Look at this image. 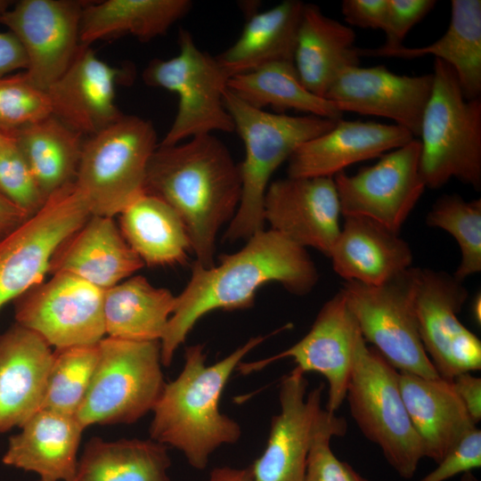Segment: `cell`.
I'll return each instance as SVG.
<instances>
[{
  "label": "cell",
  "instance_id": "obj_1",
  "mask_svg": "<svg viewBox=\"0 0 481 481\" xmlns=\"http://www.w3.org/2000/svg\"><path fill=\"white\" fill-rule=\"evenodd\" d=\"M318 280L306 249L272 229L253 234L239 251L222 255L218 265L206 268L194 262L159 341L162 365H170L177 348L207 314L252 306L257 291L266 283L278 282L289 292L305 296Z\"/></svg>",
  "mask_w": 481,
  "mask_h": 481
},
{
  "label": "cell",
  "instance_id": "obj_2",
  "mask_svg": "<svg viewBox=\"0 0 481 481\" xmlns=\"http://www.w3.org/2000/svg\"><path fill=\"white\" fill-rule=\"evenodd\" d=\"M144 192L175 209L195 262L213 267L216 236L234 216L241 194L240 167L227 146L213 134L159 144L148 163Z\"/></svg>",
  "mask_w": 481,
  "mask_h": 481
},
{
  "label": "cell",
  "instance_id": "obj_3",
  "mask_svg": "<svg viewBox=\"0 0 481 481\" xmlns=\"http://www.w3.org/2000/svg\"><path fill=\"white\" fill-rule=\"evenodd\" d=\"M267 337L251 338L210 365L202 345L186 347L183 370L175 379L165 383L151 411V439L179 450L198 470L207 467L217 448L237 442L240 426L221 412V395L245 355Z\"/></svg>",
  "mask_w": 481,
  "mask_h": 481
},
{
  "label": "cell",
  "instance_id": "obj_4",
  "mask_svg": "<svg viewBox=\"0 0 481 481\" xmlns=\"http://www.w3.org/2000/svg\"><path fill=\"white\" fill-rule=\"evenodd\" d=\"M224 101L245 147L239 165L240 200L223 236L232 243L264 230V200L273 174L301 144L331 129L338 119L269 112L250 106L228 88Z\"/></svg>",
  "mask_w": 481,
  "mask_h": 481
},
{
  "label": "cell",
  "instance_id": "obj_5",
  "mask_svg": "<svg viewBox=\"0 0 481 481\" xmlns=\"http://www.w3.org/2000/svg\"><path fill=\"white\" fill-rule=\"evenodd\" d=\"M433 86L420 128V168L426 188L455 178L481 190V98L467 99L454 70L435 59Z\"/></svg>",
  "mask_w": 481,
  "mask_h": 481
},
{
  "label": "cell",
  "instance_id": "obj_6",
  "mask_svg": "<svg viewBox=\"0 0 481 481\" xmlns=\"http://www.w3.org/2000/svg\"><path fill=\"white\" fill-rule=\"evenodd\" d=\"M346 398L363 436L381 449L400 477L412 478L424 451L403 400L399 371L363 337L356 346Z\"/></svg>",
  "mask_w": 481,
  "mask_h": 481
},
{
  "label": "cell",
  "instance_id": "obj_7",
  "mask_svg": "<svg viewBox=\"0 0 481 481\" xmlns=\"http://www.w3.org/2000/svg\"><path fill=\"white\" fill-rule=\"evenodd\" d=\"M158 145L151 121L123 114L84 142L74 182L93 215L113 218L144 192L148 163Z\"/></svg>",
  "mask_w": 481,
  "mask_h": 481
},
{
  "label": "cell",
  "instance_id": "obj_8",
  "mask_svg": "<svg viewBox=\"0 0 481 481\" xmlns=\"http://www.w3.org/2000/svg\"><path fill=\"white\" fill-rule=\"evenodd\" d=\"M160 342L103 338L99 360L76 417L94 424L133 423L152 411L165 386Z\"/></svg>",
  "mask_w": 481,
  "mask_h": 481
},
{
  "label": "cell",
  "instance_id": "obj_9",
  "mask_svg": "<svg viewBox=\"0 0 481 481\" xmlns=\"http://www.w3.org/2000/svg\"><path fill=\"white\" fill-rule=\"evenodd\" d=\"M176 56L154 59L143 72L146 85L178 96L177 112L159 144L173 145L214 132H234L224 101L228 77L216 57L200 49L188 30H180Z\"/></svg>",
  "mask_w": 481,
  "mask_h": 481
},
{
  "label": "cell",
  "instance_id": "obj_10",
  "mask_svg": "<svg viewBox=\"0 0 481 481\" xmlns=\"http://www.w3.org/2000/svg\"><path fill=\"white\" fill-rule=\"evenodd\" d=\"M420 267L379 286L346 281L342 290L369 342L398 371L440 377L422 345L415 312Z\"/></svg>",
  "mask_w": 481,
  "mask_h": 481
},
{
  "label": "cell",
  "instance_id": "obj_11",
  "mask_svg": "<svg viewBox=\"0 0 481 481\" xmlns=\"http://www.w3.org/2000/svg\"><path fill=\"white\" fill-rule=\"evenodd\" d=\"M92 215L72 182L53 192L38 211L0 239V309L45 281L57 248Z\"/></svg>",
  "mask_w": 481,
  "mask_h": 481
},
{
  "label": "cell",
  "instance_id": "obj_12",
  "mask_svg": "<svg viewBox=\"0 0 481 481\" xmlns=\"http://www.w3.org/2000/svg\"><path fill=\"white\" fill-rule=\"evenodd\" d=\"M420 155L413 138L354 175H335L341 216L369 218L399 233L426 189Z\"/></svg>",
  "mask_w": 481,
  "mask_h": 481
},
{
  "label": "cell",
  "instance_id": "obj_13",
  "mask_svg": "<svg viewBox=\"0 0 481 481\" xmlns=\"http://www.w3.org/2000/svg\"><path fill=\"white\" fill-rule=\"evenodd\" d=\"M103 298L104 289L59 273L17 298L14 316L55 348L94 345L106 335Z\"/></svg>",
  "mask_w": 481,
  "mask_h": 481
},
{
  "label": "cell",
  "instance_id": "obj_14",
  "mask_svg": "<svg viewBox=\"0 0 481 481\" xmlns=\"http://www.w3.org/2000/svg\"><path fill=\"white\" fill-rule=\"evenodd\" d=\"M468 296L453 275L420 268L415 312L420 339L438 375L450 380L481 369V342L458 318Z\"/></svg>",
  "mask_w": 481,
  "mask_h": 481
},
{
  "label": "cell",
  "instance_id": "obj_15",
  "mask_svg": "<svg viewBox=\"0 0 481 481\" xmlns=\"http://www.w3.org/2000/svg\"><path fill=\"white\" fill-rule=\"evenodd\" d=\"M86 4L70 0H21L0 16L20 43L28 61L27 77L47 89L66 71L79 46Z\"/></svg>",
  "mask_w": 481,
  "mask_h": 481
},
{
  "label": "cell",
  "instance_id": "obj_16",
  "mask_svg": "<svg viewBox=\"0 0 481 481\" xmlns=\"http://www.w3.org/2000/svg\"><path fill=\"white\" fill-rule=\"evenodd\" d=\"M362 333L340 289L320 309L310 330L288 349L260 361L240 363L242 374L259 371L283 358H292L304 373H321L328 382L326 411L335 414L346 399L356 346Z\"/></svg>",
  "mask_w": 481,
  "mask_h": 481
},
{
  "label": "cell",
  "instance_id": "obj_17",
  "mask_svg": "<svg viewBox=\"0 0 481 481\" xmlns=\"http://www.w3.org/2000/svg\"><path fill=\"white\" fill-rule=\"evenodd\" d=\"M305 374L296 367L281 382V411L272 419L265 449L249 467L255 481H304L312 442L330 414L321 404L324 385L306 395Z\"/></svg>",
  "mask_w": 481,
  "mask_h": 481
},
{
  "label": "cell",
  "instance_id": "obj_18",
  "mask_svg": "<svg viewBox=\"0 0 481 481\" xmlns=\"http://www.w3.org/2000/svg\"><path fill=\"white\" fill-rule=\"evenodd\" d=\"M433 86V74L398 75L387 67L350 66L337 76L325 98L344 112L382 117L420 135Z\"/></svg>",
  "mask_w": 481,
  "mask_h": 481
},
{
  "label": "cell",
  "instance_id": "obj_19",
  "mask_svg": "<svg viewBox=\"0 0 481 481\" xmlns=\"http://www.w3.org/2000/svg\"><path fill=\"white\" fill-rule=\"evenodd\" d=\"M339 200L333 177H289L271 182L264 219L296 244L330 257L340 232Z\"/></svg>",
  "mask_w": 481,
  "mask_h": 481
},
{
  "label": "cell",
  "instance_id": "obj_20",
  "mask_svg": "<svg viewBox=\"0 0 481 481\" xmlns=\"http://www.w3.org/2000/svg\"><path fill=\"white\" fill-rule=\"evenodd\" d=\"M122 75L80 45L69 68L46 91L52 115L83 136L98 134L122 116L115 104Z\"/></svg>",
  "mask_w": 481,
  "mask_h": 481
},
{
  "label": "cell",
  "instance_id": "obj_21",
  "mask_svg": "<svg viewBox=\"0 0 481 481\" xmlns=\"http://www.w3.org/2000/svg\"><path fill=\"white\" fill-rule=\"evenodd\" d=\"M413 138L395 124L340 118L331 129L292 153L288 159V176L333 177L353 164L381 157Z\"/></svg>",
  "mask_w": 481,
  "mask_h": 481
},
{
  "label": "cell",
  "instance_id": "obj_22",
  "mask_svg": "<svg viewBox=\"0 0 481 481\" xmlns=\"http://www.w3.org/2000/svg\"><path fill=\"white\" fill-rule=\"evenodd\" d=\"M53 360L51 346L18 323L0 335V433L41 408Z\"/></svg>",
  "mask_w": 481,
  "mask_h": 481
},
{
  "label": "cell",
  "instance_id": "obj_23",
  "mask_svg": "<svg viewBox=\"0 0 481 481\" xmlns=\"http://www.w3.org/2000/svg\"><path fill=\"white\" fill-rule=\"evenodd\" d=\"M143 265L113 218L92 215L57 248L48 273H69L107 289Z\"/></svg>",
  "mask_w": 481,
  "mask_h": 481
},
{
  "label": "cell",
  "instance_id": "obj_24",
  "mask_svg": "<svg viewBox=\"0 0 481 481\" xmlns=\"http://www.w3.org/2000/svg\"><path fill=\"white\" fill-rule=\"evenodd\" d=\"M399 385L409 418L422 443L424 457L438 463L477 428L452 380L399 371Z\"/></svg>",
  "mask_w": 481,
  "mask_h": 481
},
{
  "label": "cell",
  "instance_id": "obj_25",
  "mask_svg": "<svg viewBox=\"0 0 481 481\" xmlns=\"http://www.w3.org/2000/svg\"><path fill=\"white\" fill-rule=\"evenodd\" d=\"M329 257L346 281L379 286L412 267L410 245L382 224L365 217H344Z\"/></svg>",
  "mask_w": 481,
  "mask_h": 481
},
{
  "label": "cell",
  "instance_id": "obj_26",
  "mask_svg": "<svg viewBox=\"0 0 481 481\" xmlns=\"http://www.w3.org/2000/svg\"><path fill=\"white\" fill-rule=\"evenodd\" d=\"M9 437L4 465L52 481H71L84 427L75 415L39 409Z\"/></svg>",
  "mask_w": 481,
  "mask_h": 481
},
{
  "label": "cell",
  "instance_id": "obj_27",
  "mask_svg": "<svg viewBox=\"0 0 481 481\" xmlns=\"http://www.w3.org/2000/svg\"><path fill=\"white\" fill-rule=\"evenodd\" d=\"M354 29L305 4L298 29L293 61L303 85L325 98L344 69L359 65Z\"/></svg>",
  "mask_w": 481,
  "mask_h": 481
},
{
  "label": "cell",
  "instance_id": "obj_28",
  "mask_svg": "<svg viewBox=\"0 0 481 481\" xmlns=\"http://www.w3.org/2000/svg\"><path fill=\"white\" fill-rule=\"evenodd\" d=\"M360 56L415 59L432 55L455 72L464 96L481 95V1L452 0L451 19L444 35L430 45L419 47L401 45L359 48Z\"/></svg>",
  "mask_w": 481,
  "mask_h": 481
},
{
  "label": "cell",
  "instance_id": "obj_29",
  "mask_svg": "<svg viewBox=\"0 0 481 481\" xmlns=\"http://www.w3.org/2000/svg\"><path fill=\"white\" fill-rule=\"evenodd\" d=\"M304 4L285 0L249 17L237 40L215 56L228 79L267 63L293 61Z\"/></svg>",
  "mask_w": 481,
  "mask_h": 481
},
{
  "label": "cell",
  "instance_id": "obj_30",
  "mask_svg": "<svg viewBox=\"0 0 481 481\" xmlns=\"http://www.w3.org/2000/svg\"><path fill=\"white\" fill-rule=\"evenodd\" d=\"M190 0H107L83 7L79 44L110 36L132 35L141 41L162 36L192 9Z\"/></svg>",
  "mask_w": 481,
  "mask_h": 481
},
{
  "label": "cell",
  "instance_id": "obj_31",
  "mask_svg": "<svg viewBox=\"0 0 481 481\" xmlns=\"http://www.w3.org/2000/svg\"><path fill=\"white\" fill-rule=\"evenodd\" d=\"M119 229L148 265L183 264L192 250L185 225L167 202L143 192L118 215Z\"/></svg>",
  "mask_w": 481,
  "mask_h": 481
},
{
  "label": "cell",
  "instance_id": "obj_32",
  "mask_svg": "<svg viewBox=\"0 0 481 481\" xmlns=\"http://www.w3.org/2000/svg\"><path fill=\"white\" fill-rule=\"evenodd\" d=\"M176 296L143 276H133L104 289L103 318L108 337L133 341H160Z\"/></svg>",
  "mask_w": 481,
  "mask_h": 481
},
{
  "label": "cell",
  "instance_id": "obj_33",
  "mask_svg": "<svg viewBox=\"0 0 481 481\" xmlns=\"http://www.w3.org/2000/svg\"><path fill=\"white\" fill-rule=\"evenodd\" d=\"M170 465L167 446L152 439L94 436L85 444L71 481H171Z\"/></svg>",
  "mask_w": 481,
  "mask_h": 481
},
{
  "label": "cell",
  "instance_id": "obj_34",
  "mask_svg": "<svg viewBox=\"0 0 481 481\" xmlns=\"http://www.w3.org/2000/svg\"><path fill=\"white\" fill-rule=\"evenodd\" d=\"M12 137L46 198L75 181L85 142L82 135L50 115Z\"/></svg>",
  "mask_w": 481,
  "mask_h": 481
},
{
  "label": "cell",
  "instance_id": "obj_35",
  "mask_svg": "<svg viewBox=\"0 0 481 481\" xmlns=\"http://www.w3.org/2000/svg\"><path fill=\"white\" fill-rule=\"evenodd\" d=\"M227 88L246 103L261 110H295L336 120L343 116L333 102L313 94L303 85L293 61L267 63L232 77Z\"/></svg>",
  "mask_w": 481,
  "mask_h": 481
},
{
  "label": "cell",
  "instance_id": "obj_36",
  "mask_svg": "<svg viewBox=\"0 0 481 481\" xmlns=\"http://www.w3.org/2000/svg\"><path fill=\"white\" fill-rule=\"evenodd\" d=\"M99 360V343L55 348L40 409L75 415L81 406Z\"/></svg>",
  "mask_w": 481,
  "mask_h": 481
},
{
  "label": "cell",
  "instance_id": "obj_37",
  "mask_svg": "<svg viewBox=\"0 0 481 481\" xmlns=\"http://www.w3.org/2000/svg\"><path fill=\"white\" fill-rule=\"evenodd\" d=\"M429 227L450 233L461 250V262L453 276L463 281L481 271V199L466 200L459 194H444L426 216Z\"/></svg>",
  "mask_w": 481,
  "mask_h": 481
},
{
  "label": "cell",
  "instance_id": "obj_38",
  "mask_svg": "<svg viewBox=\"0 0 481 481\" xmlns=\"http://www.w3.org/2000/svg\"><path fill=\"white\" fill-rule=\"evenodd\" d=\"M50 115L47 92L32 84L24 71L0 77V133L12 137Z\"/></svg>",
  "mask_w": 481,
  "mask_h": 481
},
{
  "label": "cell",
  "instance_id": "obj_39",
  "mask_svg": "<svg viewBox=\"0 0 481 481\" xmlns=\"http://www.w3.org/2000/svg\"><path fill=\"white\" fill-rule=\"evenodd\" d=\"M346 430L344 419L333 413L328 415L312 442L304 481H369L331 451V437L343 436Z\"/></svg>",
  "mask_w": 481,
  "mask_h": 481
},
{
  "label": "cell",
  "instance_id": "obj_40",
  "mask_svg": "<svg viewBox=\"0 0 481 481\" xmlns=\"http://www.w3.org/2000/svg\"><path fill=\"white\" fill-rule=\"evenodd\" d=\"M0 194L29 216L47 199L15 142L0 151Z\"/></svg>",
  "mask_w": 481,
  "mask_h": 481
},
{
  "label": "cell",
  "instance_id": "obj_41",
  "mask_svg": "<svg viewBox=\"0 0 481 481\" xmlns=\"http://www.w3.org/2000/svg\"><path fill=\"white\" fill-rule=\"evenodd\" d=\"M436 0H387L383 32L386 43L381 47L394 49L403 45L409 31L436 6Z\"/></svg>",
  "mask_w": 481,
  "mask_h": 481
},
{
  "label": "cell",
  "instance_id": "obj_42",
  "mask_svg": "<svg viewBox=\"0 0 481 481\" xmlns=\"http://www.w3.org/2000/svg\"><path fill=\"white\" fill-rule=\"evenodd\" d=\"M481 466V431L475 428L420 481H445Z\"/></svg>",
  "mask_w": 481,
  "mask_h": 481
},
{
  "label": "cell",
  "instance_id": "obj_43",
  "mask_svg": "<svg viewBox=\"0 0 481 481\" xmlns=\"http://www.w3.org/2000/svg\"><path fill=\"white\" fill-rule=\"evenodd\" d=\"M387 0H343L341 13L346 24L362 29H383Z\"/></svg>",
  "mask_w": 481,
  "mask_h": 481
},
{
  "label": "cell",
  "instance_id": "obj_44",
  "mask_svg": "<svg viewBox=\"0 0 481 481\" xmlns=\"http://www.w3.org/2000/svg\"><path fill=\"white\" fill-rule=\"evenodd\" d=\"M452 383L469 414L477 424L481 420V379L464 372L455 376Z\"/></svg>",
  "mask_w": 481,
  "mask_h": 481
},
{
  "label": "cell",
  "instance_id": "obj_45",
  "mask_svg": "<svg viewBox=\"0 0 481 481\" xmlns=\"http://www.w3.org/2000/svg\"><path fill=\"white\" fill-rule=\"evenodd\" d=\"M28 65L25 52L16 38L10 32L0 31V77L18 69H26Z\"/></svg>",
  "mask_w": 481,
  "mask_h": 481
},
{
  "label": "cell",
  "instance_id": "obj_46",
  "mask_svg": "<svg viewBox=\"0 0 481 481\" xmlns=\"http://www.w3.org/2000/svg\"><path fill=\"white\" fill-rule=\"evenodd\" d=\"M29 216L0 194V239L24 222Z\"/></svg>",
  "mask_w": 481,
  "mask_h": 481
},
{
  "label": "cell",
  "instance_id": "obj_47",
  "mask_svg": "<svg viewBox=\"0 0 481 481\" xmlns=\"http://www.w3.org/2000/svg\"><path fill=\"white\" fill-rule=\"evenodd\" d=\"M207 481H255L250 468L220 467L214 469Z\"/></svg>",
  "mask_w": 481,
  "mask_h": 481
},
{
  "label": "cell",
  "instance_id": "obj_48",
  "mask_svg": "<svg viewBox=\"0 0 481 481\" xmlns=\"http://www.w3.org/2000/svg\"><path fill=\"white\" fill-rule=\"evenodd\" d=\"M472 314L477 323L481 322V296L478 293L472 301Z\"/></svg>",
  "mask_w": 481,
  "mask_h": 481
},
{
  "label": "cell",
  "instance_id": "obj_49",
  "mask_svg": "<svg viewBox=\"0 0 481 481\" xmlns=\"http://www.w3.org/2000/svg\"><path fill=\"white\" fill-rule=\"evenodd\" d=\"M14 143V139L11 136L0 133V151L8 147Z\"/></svg>",
  "mask_w": 481,
  "mask_h": 481
},
{
  "label": "cell",
  "instance_id": "obj_50",
  "mask_svg": "<svg viewBox=\"0 0 481 481\" xmlns=\"http://www.w3.org/2000/svg\"><path fill=\"white\" fill-rule=\"evenodd\" d=\"M9 0H0V16L12 6Z\"/></svg>",
  "mask_w": 481,
  "mask_h": 481
},
{
  "label": "cell",
  "instance_id": "obj_51",
  "mask_svg": "<svg viewBox=\"0 0 481 481\" xmlns=\"http://www.w3.org/2000/svg\"><path fill=\"white\" fill-rule=\"evenodd\" d=\"M461 481H479L471 471L463 473Z\"/></svg>",
  "mask_w": 481,
  "mask_h": 481
},
{
  "label": "cell",
  "instance_id": "obj_52",
  "mask_svg": "<svg viewBox=\"0 0 481 481\" xmlns=\"http://www.w3.org/2000/svg\"><path fill=\"white\" fill-rule=\"evenodd\" d=\"M37 481H52V480H49V479H44V478H39V480Z\"/></svg>",
  "mask_w": 481,
  "mask_h": 481
}]
</instances>
